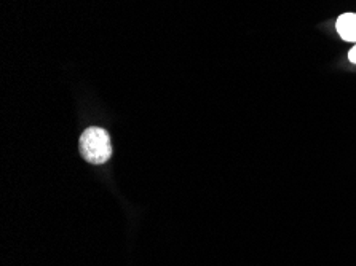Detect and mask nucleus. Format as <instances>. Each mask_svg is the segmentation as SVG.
<instances>
[{
    "label": "nucleus",
    "mask_w": 356,
    "mask_h": 266,
    "mask_svg": "<svg viewBox=\"0 0 356 266\" xmlns=\"http://www.w3.org/2000/svg\"><path fill=\"white\" fill-rule=\"evenodd\" d=\"M79 149L83 160L91 165H104L112 156V144L111 138L106 129L91 126L86 128L80 135Z\"/></svg>",
    "instance_id": "nucleus-1"
},
{
    "label": "nucleus",
    "mask_w": 356,
    "mask_h": 266,
    "mask_svg": "<svg viewBox=\"0 0 356 266\" xmlns=\"http://www.w3.org/2000/svg\"><path fill=\"white\" fill-rule=\"evenodd\" d=\"M337 32L343 40L356 43V15L355 13H345L339 16L337 19Z\"/></svg>",
    "instance_id": "nucleus-2"
},
{
    "label": "nucleus",
    "mask_w": 356,
    "mask_h": 266,
    "mask_svg": "<svg viewBox=\"0 0 356 266\" xmlns=\"http://www.w3.org/2000/svg\"><path fill=\"white\" fill-rule=\"evenodd\" d=\"M348 58H350V61L356 64V45L352 48V50H350V53H348Z\"/></svg>",
    "instance_id": "nucleus-3"
}]
</instances>
